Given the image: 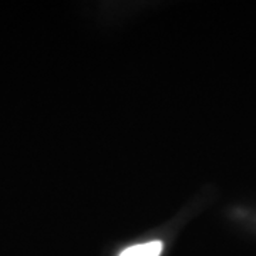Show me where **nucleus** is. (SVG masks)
<instances>
[{
	"label": "nucleus",
	"instance_id": "1",
	"mask_svg": "<svg viewBox=\"0 0 256 256\" xmlns=\"http://www.w3.org/2000/svg\"><path fill=\"white\" fill-rule=\"evenodd\" d=\"M162 250V244L160 240H152L146 244H140L127 248L120 256H160Z\"/></svg>",
	"mask_w": 256,
	"mask_h": 256
}]
</instances>
